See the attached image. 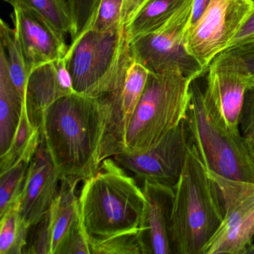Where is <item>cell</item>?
Listing matches in <instances>:
<instances>
[{
  "label": "cell",
  "instance_id": "ac0fdd59",
  "mask_svg": "<svg viewBox=\"0 0 254 254\" xmlns=\"http://www.w3.org/2000/svg\"><path fill=\"white\" fill-rule=\"evenodd\" d=\"M24 100L11 81L3 49L0 47V154L9 148L20 124Z\"/></svg>",
  "mask_w": 254,
  "mask_h": 254
},
{
  "label": "cell",
  "instance_id": "6da1fadb",
  "mask_svg": "<svg viewBox=\"0 0 254 254\" xmlns=\"http://www.w3.org/2000/svg\"><path fill=\"white\" fill-rule=\"evenodd\" d=\"M40 131L62 177H76L84 181L100 167L96 99L78 93L61 98L44 113Z\"/></svg>",
  "mask_w": 254,
  "mask_h": 254
},
{
  "label": "cell",
  "instance_id": "d6986e66",
  "mask_svg": "<svg viewBox=\"0 0 254 254\" xmlns=\"http://www.w3.org/2000/svg\"><path fill=\"white\" fill-rule=\"evenodd\" d=\"M187 0H151L125 27L128 44L160 27Z\"/></svg>",
  "mask_w": 254,
  "mask_h": 254
},
{
  "label": "cell",
  "instance_id": "44dd1931",
  "mask_svg": "<svg viewBox=\"0 0 254 254\" xmlns=\"http://www.w3.org/2000/svg\"><path fill=\"white\" fill-rule=\"evenodd\" d=\"M0 47L5 53L11 81L25 101L29 73L14 29L3 20L0 22Z\"/></svg>",
  "mask_w": 254,
  "mask_h": 254
},
{
  "label": "cell",
  "instance_id": "ba28073f",
  "mask_svg": "<svg viewBox=\"0 0 254 254\" xmlns=\"http://www.w3.org/2000/svg\"><path fill=\"white\" fill-rule=\"evenodd\" d=\"M149 74L148 68L132 57L118 87L96 99L99 116V163L126 153L127 130Z\"/></svg>",
  "mask_w": 254,
  "mask_h": 254
},
{
  "label": "cell",
  "instance_id": "484cf974",
  "mask_svg": "<svg viewBox=\"0 0 254 254\" xmlns=\"http://www.w3.org/2000/svg\"><path fill=\"white\" fill-rule=\"evenodd\" d=\"M123 2L124 0H99L93 14L81 31L108 30L123 24Z\"/></svg>",
  "mask_w": 254,
  "mask_h": 254
},
{
  "label": "cell",
  "instance_id": "277c9868",
  "mask_svg": "<svg viewBox=\"0 0 254 254\" xmlns=\"http://www.w3.org/2000/svg\"><path fill=\"white\" fill-rule=\"evenodd\" d=\"M200 76L180 63L150 72L127 130L125 154L150 151L184 121L191 82Z\"/></svg>",
  "mask_w": 254,
  "mask_h": 254
},
{
  "label": "cell",
  "instance_id": "d6a6232c",
  "mask_svg": "<svg viewBox=\"0 0 254 254\" xmlns=\"http://www.w3.org/2000/svg\"><path fill=\"white\" fill-rule=\"evenodd\" d=\"M245 254H254V243L251 242L247 246Z\"/></svg>",
  "mask_w": 254,
  "mask_h": 254
},
{
  "label": "cell",
  "instance_id": "9a60e30c",
  "mask_svg": "<svg viewBox=\"0 0 254 254\" xmlns=\"http://www.w3.org/2000/svg\"><path fill=\"white\" fill-rule=\"evenodd\" d=\"M81 181L82 180L76 177H62L59 194L50 210L41 222L32 229L34 231L25 254H58L79 215L76 187Z\"/></svg>",
  "mask_w": 254,
  "mask_h": 254
},
{
  "label": "cell",
  "instance_id": "3957f363",
  "mask_svg": "<svg viewBox=\"0 0 254 254\" xmlns=\"http://www.w3.org/2000/svg\"><path fill=\"white\" fill-rule=\"evenodd\" d=\"M175 190L171 220L174 254H200L224 218L222 194L191 142Z\"/></svg>",
  "mask_w": 254,
  "mask_h": 254
},
{
  "label": "cell",
  "instance_id": "4316f807",
  "mask_svg": "<svg viewBox=\"0 0 254 254\" xmlns=\"http://www.w3.org/2000/svg\"><path fill=\"white\" fill-rule=\"evenodd\" d=\"M90 254L87 234L81 224L80 215L75 218L58 254Z\"/></svg>",
  "mask_w": 254,
  "mask_h": 254
},
{
  "label": "cell",
  "instance_id": "e0dca14e",
  "mask_svg": "<svg viewBox=\"0 0 254 254\" xmlns=\"http://www.w3.org/2000/svg\"><path fill=\"white\" fill-rule=\"evenodd\" d=\"M75 93L65 57L35 68L29 74L24 101L29 120L40 128L49 107Z\"/></svg>",
  "mask_w": 254,
  "mask_h": 254
},
{
  "label": "cell",
  "instance_id": "7402d4cb",
  "mask_svg": "<svg viewBox=\"0 0 254 254\" xmlns=\"http://www.w3.org/2000/svg\"><path fill=\"white\" fill-rule=\"evenodd\" d=\"M20 3L42 16L65 37L73 40L78 35L69 0H20Z\"/></svg>",
  "mask_w": 254,
  "mask_h": 254
},
{
  "label": "cell",
  "instance_id": "e575fe53",
  "mask_svg": "<svg viewBox=\"0 0 254 254\" xmlns=\"http://www.w3.org/2000/svg\"><path fill=\"white\" fill-rule=\"evenodd\" d=\"M248 144V143H247ZM248 148H249L250 153H251V157L254 161V142L253 143L248 144Z\"/></svg>",
  "mask_w": 254,
  "mask_h": 254
},
{
  "label": "cell",
  "instance_id": "52a82bcc",
  "mask_svg": "<svg viewBox=\"0 0 254 254\" xmlns=\"http://www.w3.org/2000/svg\"><path fill=\"white\" fill-rule=\"evenodd\" d=\"M254 8L253 0H209L203 14L189 26L184 52L203 73L212 61L227 50Z\"/></svg>",
  "mask_w": 254,
  "mask_h": 254
},
{
  "label": "cell",
  "instance_id": "f546056e",
  "mask_svg": "<svg viewBox=\"0 0 254 254\" xmlns=\"http://www.w3.org/2000/svg\"><path fill=\"white\" fill-rule=\"evenodd\" d=\"M151 0H124L122 23L125 27L130 23Z\"/></svg>",
  "mask_w": 254,
  "mask_h": 254
},
{
  "label": "cell",
  "instance_id": "83f0119b",
  "mask_svg": "<svg viewBox=\"0 0 254 254\" xmlns=\"http://www.w3.org/2000/svg\"><path fill=\"white\" fill-rule=\"evenodd\" d=\"M239 129L247 143L254 142V86L245 95L239 120Z\"/></svg>",
  "mask_w": 254,
  "mask_h": 254
},
{
  "label": "cell",
  "instance_id": "ffe728a7",
  "mask_svg": "<svg viewBox=\"0 0 254 254\" xmlns=\"http://www.w3.org/2000/svg\"><path fill=\"white\" fill-rule=\"evenodd\" d=\"M40 128L29 120L26 104H23L20 124L10 144L9 148L0 156V175L11 169L28 153L36 151L41 143Z\"/></svg>",
  "mask_w": 254,
  "mask_h": 254
},
{
  "label": "cell",
  "instance_id": "5bb4252c",
  "mask_svg": "<svg viewBox=\"0 0 254 254\" xmlns=\"http://www.w3.org/2000/svg\"><path fill=\"white\" fill-rule=\"evenodd\" d=\"M14 23L29 74L38 66L66 56V37L29 7L22 3L14 7Z\"/></svg>",
  "mask_w": 254,
  "mask_h": 254
},
{
  "label": "cell",
  "instance_id": "1f68e13d",
  "mask_svg": "<svg viewBox=\"0 0 254 254\" xmlns=\"http://www.w3.org/2000/svg\"><path fill=\"white\" fill-rule=\"evenodd\" d=\"M209 2V0H194L191 23L196 21L203 14Z\"/></svg>",
  "mask_w": 254,
  "mask_h": 254
},
{
  "label": "cell",
  "instance_id": "4fadbf2b",
  "mask_svg": "<svg viewBox=\"0 0 254 254\" xmlns=\"http://www.w3.org/2000/svg\"><path fill=\"white\" fill-rule=\"evenodd\" d=\"M62 178V174L55 166L41 139V143L29 165L19 201L20 236L26 247L29 232L41 222L56 200Z\"/></svg>",
  "mask_w": 254,
  "mask_h": 254
},
{
  "label": "cell",
  "instance_id": "4dcf8cb0",
  "mask_svg": "<svg viewBox=\"0 0 254 254\" xmlns=\"http://www.w3.org/2000/svg\"><path fill=\"white\" fill-rule=\"evenodd\" d=\"M231 50L242 56L249 69L254 73V43Z\"/></svg>",
  "mask_w": 254,
  "mask_h": 254
},
{
  "label": "cell",
  "instance_id": "30bf717a",
  "mask_svg": "<svg viewBox=\"0 0 254 254\" xmlns=\"http://www.w3.org/2000/svg\"><path fill=\"white\" fill-rule=\"evenodd\" d=\"M206 72V96L229 130L241 133L239 120L247 91L254 86V72L242 56L232 50L218 54Z\"/></svg>",
  "mask_w": 254,
  "mask_h": 254
},
{
  "label": "cell",
  "instance_id": "8fae6325",
  "mask_svg": "<svg viewBox=\"0 0 254 254\" xmlns=\"http://www.w3.org/2000/svg\"><path fill=\"white\" fill-rule=\"evenodd\" d=\"M193 2L187 0L160 27L129 44L132 57L150 72H158L180 63L192 72L204 75L184 49L186 32L192 20Z\"/></svg>",
  "mask_w": 254,
  "mask_h": 254
},
{
  "label": "cell",
  "instance_id": "7c38bea8",
  "mask_svg": "<svg viewBox=\"0 0 254 254\" xmlns=\"http://www.w3.org/2000/svg\"><path fill=\"white\" fill-rule=\"evenodd\" d=\"M191 143L184 121L150 151L138 154H120L113 158L132 172L136 180L174 187L181 176Z\"/></svg>",
  "mask_w": 254,
  "mask_h": 254
},
{
  "label": "cell",
  "instance_id": "7a4b0ae2",
  "mask_svg": "<svg viewBox=\"0 0 254 254\" xmlns=\"http://www.w3.org/2000/svg\"><path fill=\"white\" fill-rule=\"evenodd\" d=\"M78 206L87 238L101 239L140 230L146 200L136 180L110 157L84 181Z\"/></svg>",
  "mask_w": 254,
  "mask_h": 254
},
{
  "label": "cell",
  "instance_id": "603a6c76",
  "mask_svg": "<svg viewBox=\"0 0 254 254\" xmlns=\"http://www.w3.org/2000/svg\"><path fill=\"white\" fill-rule=\"evenodd\" d=\"M36 151L28 153L11 169L0 175V216L18 204L29 165Z\"/></svg>",
  "mask_w": 254,
  "mask_h": 254
},
{
  "label": "cell",
  "instance_id": "d4e9b609",
  "mask_svg": "<svg viewBox=\"0 0 254 254\" xmlns=\"http://www.w3.org/2000/svg\"><path fill=\"white\" fill-rule=\"evenodd\" d=\"M18 207L19 203L0 216V254L24 253L26 245L20 236Z\"/></svg>",
  "mask_w": 254,
  "mask_h": 254
},
{
  "label": "cell",
  "instance_id": "5b68a950",
  "mask_svg": "<svg viewBox=\"0 0 254 254\" xmlns=\"http://www.w3.org/2000/svg\"><path fill=\"white\" fill-rule=\"evenodd\" d=\"M197 79L190 87L184 120L190 140L209 170L227 179L254 183V161L245 138L229 130Z\"/></svg>",
  "mask_w": 254,
  "mask_h": 254
},
{
  "label": "cell",
  "instance_id": "9c48e42d",
  "mask_svg": "<svg viewBox=\"0 0 254 254\" xmlns=\"http://www.w3.org/2000/svg\"><path fill=\"white\" fill-rule=\"evenodd\" d=\"M221 190L224 220L200 254H245L254 239V183L227 179L207 169Z\"/></svg>",
  "mask_w": 254,
  "mask_h": 254
},
{
  "label": "cell",
  "instance_id": "cb8c5ba5",
  "mask_svg": "<svg viewBox=\"0 0 254 254\" xmlns=\"http://www.w3.org/2000/svg\"><path fill=\"white\" fill-rule=\"evenodd\" d=\"M90 254H143L141 230L105 239L87 238Z\"/></svg>",
  "mask_w": 254,
  "mask_h": 254
},
{
  "label": "cell",
  "instance_id": "f1b7e54d",
  "mask_svg": "<svg viewBox=\"0 0 254 254\" xmlns=\"http://www.w3.org/2000/svg\"><path fill=\"white\" fill-rule=\"evenodd\" d=\"M252 43H254V8L249 18L232 40L227 50L238 48Z\"/></svg>",
  "mask_w": 254,
  "mask_h": 254
},
{
  "label": "cell",
  "instance_id": "d590c367",
  "mask_svg": "<svg viewBox=\"0 0 254 254\" xmlns=\"http://www.w3.org/2000/svg\"><path fill=\"white\" fill-rule=\"evenodd\" d=\"M253 1H254V0H253Z\"/></svg>",
  "mask_w": 254,
  "mask_h": 254
},
{
  "label": "cell",
  "instance_id": "836d02e7",
  "mask_svg": "<svg viewBox=\"0 0 254 254\" xmlns=\"http://www.w3.org/2000/svg\"><path fill=\"white\" fill-rule=\"evenodd\" d=\"M3 1L8 2V3L10 4L13 8L17 6V5L20 3V0H3Z\"/></svg>",
  "mask_w": 254,
  "mask_h": 254
},
{
  "label": "cell",
  "instance_id": "2e32d148",
  "mask_svg": "<svg viewBox=\"0 0 254 254\" xmlns=\"http://www.w3.org/2000/svg\"><path fill=\"white\" fill-rule=\"evenodd\" d=\"M142 190L146 200L141 225L143 254H174L170 233L174 187L145 181Z\"/></svg>",
  "mask_w": 254,
  "mask_h": 254
},
{
  "label": "cell",
  "instance_id": "8992f818",
  "mask_svg": "<svg viewBox=\"0 0 254 254\" xmlns=\"http://www.w3.org/2000/svg\"><path fill=\"white\" fill-rule=\"evenodd\" d=\"M124 25L81 31L65 59L76 93L97 99L114 90L131 59Z\"/></svg>",
  "mask_w": 254,
  "mask_h": 254
}]
</instances>
